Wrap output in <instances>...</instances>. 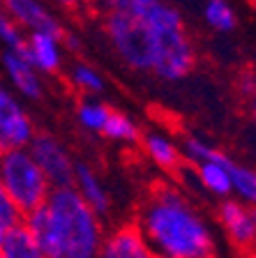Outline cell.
<instances>
[{
	"label": "cell",
	"instance_id": "cell-5",
	"mask_svg": "<svg viewBox=\"0 0 256 258\" xmlns=\"http://www.w3.org/2000/svg\"><path fill=\"white\" fill-rule=\"evenodd\" d=\"M28 150L48 177L51 187H65L74 180V166L76 161L72 159L70 150L65 148L63 141H58L54 134L46 132H35L32 141L28 143Z\"/></svg>",
	"mask_w": 256,
	"mask_h": 258
},
{
	"label": "cell",
	"instance_id": "cell-9",
	"mask_svg": "<svg viewBox=\"0 0 256 258\" xmlns=\"http://www.w3.org/2000/svg\"><path fill=\"white\" fill-rule=\"evenodd\" d=\"M97 258H160L150 247L143 231L136 221L116 226L111 233H104Z\"/></svg>",
	"mask_w": 256,
	"mask_h": 258
},
{
	"label": "cell",
	"instance_id": "cell-21",
	"mask_svg": "<svg viewBox=\"0 0 256 258\" xmlns=\"http://www.w3.org/2000/svg\"><path fill=\"white\" fill-rule=\"evenodd\" d=\"M19 221H23V212L14 205V201L10 199V194L5 191V187L0 182V228H10Z\"/></svg>",
	"mask_w": 256,
	"mask_h": 258
},
{
	"label": "cell",
	"instance_id": "cell-10",
	"mask_svg": "<svg viewBox=\"0 0 256 258\" xmlns=\"http://www.w3.org/2000/svg\"><path fill=\"white\" fill-rule=\"evenodd\" d=\"M23 51L30 58V62L37 67L42 74H56L63 67L65 58V46H63V35L56 32H30L23 39Z\"/></svg>",
	"mask_w": 256,
	"mask_h": 258
},
{
	"label": "cell",
	"instance_id": "cell-20",
	"mask_svg": "<svg viewBox=\"0 0 256 258\" xmlns=\"http://www.w3.org/2000/svg\"><path fill=\"white\" fill-rule=\"evenodd\" d=\"M23 32L16 26V21L10 16V12L5 10V5H0V44L5 48H16L23 44Z\"/></svg>",
	"mask_w": 256,
	"mask_h": 258
},
{
	"label": "cell",
	"instance_id": "cell-24",
	"mask_svg": "<svg viewBox=\"0 0 256 258\" xmlns=\"http://www.w3.org/2000/svg\"><path fill=\"white\" fill-rule=\"evenodd\" d=\"M247 108H249V120H251V124H254V129H256V90L247 97Z\"/></svg>",
	"mask_w": 256,
	"mask_h": 258
},
{
	"label": "cell",
	"instance_id": "cell-11",
	"mask_svg": "<svg viewBox=\"0 0 256 258\" xmlns=\"http://www.w3.org/2000/svg\"><path fill=\"white\" fill-rule=\"evenodd\" d=\"M5 10L16 21V26L28 32H56L63 35V26L54 16V12L42 0H3Z\"/></svg>",
	"mask_w": 256,
	"mask_h": 258
},
{
	"label": "cell",
	"instance_id": "cell-8",
	"mask_svg": "<svg viewBox=\"0 0 256 258\" xmlns=\"http://www.w3.org/2000/svg\"><path fill=\"white\" fill-rule=\"evenodd\" d=\"M219 226L226 237L240 249L256 247V205H249L240 199H222L217 210Z\"/></svg>",
	"mask_w": 256,
	"mask_h": 258
},
{
	"label": "cell",
	"instance_id": "cell-16",
	"mask_svg": "<svg viewBox=\"0 0 256 258\" xmlns=\"http://www.w3.org/2000/svg\"><path fill=\"white\" fill-rule=\"evenodd\" d=\"M229 173H231V196L245 201L249 205H256V168L229 159Z\"/></svg>",
	"mask_w": 256,
	"mask_h": 258
},
{
	"label": "cell",
	"instance_id": "cell-17",
	"mask_svg": "<svg viewBox=\"0 0 256 258\" xmlns=\"http://www.w3.org/2000/svg\"><path fill=\"white\" fill-rule=\"evenodd\" d=\"M203 21L217 32H231L238 23V16H235V10L229 0H206Z\"/></svg>",
	"mask_w": 256,
	"mask_h": 258
},
{
	"label": "cell",
	"instance_id": "cell-13",
	"mask_svg": "<svg viewBox=\"0 0 256 258\" xmlns=\"http://www.w3.org/2000/svg\"><path fill=\"white\" fill-rule=\"evenodd\" d=\"M72 187L79 191V196L90 205L99 217H104L111 208V199H109V191L101 182V177L95 173V168L88 166V164H76L74 166V180H72Z\"/></svg>",
	"mask_w": 256,
	"mask_h": 258
},
{
	"label": "cell",
	"instance_id": "cell-14",
	"mask_svg": "<svg viewBox=\"0 0 256 258\" xmlns=\"http://www.w3.org/2000/svg\"><path fill=\"white\" fill-rule=\"evenodd\" d=\"M0 256L3 258H48L23 221H19L16 226H10L5 231L3 242H0Z\"/></svg>",
	"mask_w": 256,
	"mask_h": 258
},
{
	"label": "cell",
	"instance_id": "cell-3",
	"mask_svg": "<svg viewBox=\"0 0 256 258\" xmlns=\"http://www.w3.org/2000/svg\"><path fill=\"white\" fill-rule=\"evenodd\" d=\"M48 258H97L104 240L101 217L72 184L54 187L39 208L23 215Z\"/></svg>",
	"mask_w": 256,
	"mask_h": 258
},
{
	"label": "cell",
	"instance_id": "cell-1",
	"mask_svg": "<svg viewBox=\"0 0 256 258\" xmlns=\"http://www.w3.org/2000/svg\"><path fill=\"white\" fill-rule=\"evenodd\" d=\"M104 30L116 55L136 72H152L162 81H182L196 64L185 19L164 0L141 14L107 10Z\"/></svg>",
	"mask_w": 256,
	"mask_h": 258
},
{
	"label": "cell",
	"instance_id": "cell-19",
	"mask_svg": "<svg viewBox=\"0 0 256 258\" xmlns=\"http://www.w3.org/2000/svg\"><path fill=\"white\" fill-rule=\"evenodd\" d=\"M70 83L74 90L83 92V95H99L104 90V76L85 62L72 64L70 70Z\"/></svg>",
	"mask_w": 256,
	"mask_h": 258
},
{
	"label": "cell",
	"instance_id": "cell-15",
	"mask_svg": "<svg viewBox=\"0 0 256 258\" xmlns=\"http://www.w3.org/2000/svg\"><path fill=\"white\" fill-rule=\"evenodd\" d=\"M141 132L139 124L134 122L129 115H125V113L120 111H113L109 113L107 122H104V129H101V136L109 141H113V143H123V145H134L141 141Z\"/></svg>",
	"mask_w": 256,
	"mask_h": 258
},
{
	"label": "cell",
	"instance_id": "cell-18",
	"mask_svg": "<svg viewBox=\"0 0 256 258\" xmlns=\"http://www.w3.org/2000/svg\"><path fill=\"white\" fill-rule=\"evenodd\" d=\"M109 113H111V106H107V104L97 102V99H83L79 104V108H76V120H79V124L85 132L101 134Z\"/></svg>",
	"mask_w": 256,
	"mask_h": 258
},
{
	"label": "cell",
	"instance_id": "cell-26",
	"mask_svg": "<svg viewBox=\"0 0 256 258\" xmlns=\"http://www.w3.org/2000/svg\"><path fill=\"white\" fill-rule=\"evenodd\" d=\"M97 3H104V0H97Z\"/></svg>",
	"mask_w": 256,
	"mask_h": 258
},
{
	"label": "cell",
	"instance_id": "cell-12",
	"mask_svg": "<svg viewBox=\"0 0 256 258\" xmlns=\"http://www.w3.org/2000/svg\"><path fill=\"white\" fill-rule=\"evenodd\" d=\"M139 143L143 148V155L155 166H160L162 171L178 173L182 168V164H185L182 148L164 132H145V134H141Z\"/></svg>",
	"mask_w": 256,
	"mask_h": 258
},
{
	"label": "cell",
	"instance_id": "cell-6",
	"mask_svg": "<svg viewBox=\"0 0 256 258\" xmlns=\"http://www.w3.org/2000/svg\"><path fill=\"white\" fill-rule=\"evenodd\" d=\"M35 122L12 88L0 83V152L10 148H28L35 136Z\"/></svg>",
	"mask_w": 256,
	"mask_h": 258
},
{
	"label": "cell",
	"instance_id": "cell-2",
	"mask_svg": "<svg viewBox=\"0 0 256 258\" xmlns=\"http://www.w3.org/2000/svg\"><path fill=\"white\" fill-rule=\"evenodd\" d=\"M139 228L160 258H215L213 226L180 187L155 184L141 203Z\"/></svg>",
	"mask_w": 256,
	"mask_h": 258
},
{
	"label": "cell",
	"instance_id": "cell-25",
	"mask_svg": "<svg viewBox=\"0 0 256 258\" xmlns=\"http://www.w3.org/2000/svg\"><path fill=\"white\" fill-rule=\"evenodd\" d=\"M5 231H7V228H0V242H3V235H5Z\"/></svg>",
	"mask_w": 256,
	"mask_h": 258
},
{
	"label": "cell",
	"instance_id": "cell-4",
	"mask_svg": "<svg viewBox=\"0 0 256 258\" xmlns=\"http://www.w3.org/2000/svg\"><path fill=\"white\" fill-rule=\"evenodd\" d=\"M0 182L23 215L39 208L54 189L28 148L0 152Z\"/></svg>",
	"mask_w": 256,
	"mask_h": 258
},
{
	"label": "cell",
	"instance_id": "cell-23",
	"mask_svg": "<svg viewBox=\"0 0 256 258\" xmlns=\"http://www.w3.org/2000/svg\"><path fill=\"white\" fill-rule=\"evenodd\" d=\"M48 3H54L60 10H79L83 0H48Z\"/></svg>",
	"mask_w": 256,
	"mask_h": 258
},
{
	"label": "cell",
	"instance_id": "cell-27",
	"mask_svg": "<svg viewBox=\"0 0 256 258\" xmlns=\"http://www.w3.org/2000/svg\"><path fill=\"white\" fill-rule=\"evenodd\" d=\"M0 258H3V256H0Z\"/></svg>",
	"mask_w": 256,
	"mask_h": 258
},
{
	"label": "cell",
	"instance_id": "cell-22",
	"mask_svg": "<svg viewBox=\"0 0 256 258\" xmlns=\"http://www.w3.org/2000/svg\"><path fill=\"white\" fill-rule=\"evenodd\" d=\"M160 0H104L101 5L104 10L113 12H129V14H141V12L150 10L152 5H157Z\"/></svg>",
	"mask_w": 256,
	"mask_h": 258
},
{
	"label": "cell",
	"instance_id": "cell-7",
	"mask_svg": "<svg viewBox=\"0 0 256 258\" xmlns=\"http://www.w3.org/2000/svg\"><path fill=\"white\" fill-rule=\"evenodd\" d=\"M3 70L14 95L23 97L28 102H37L44 97V81L39 76L42 72L30 62V58L23 51V44L3 51Z\"/></svg>",
	"mask_w": 256,
	"mask_h": 258
}]
</instances>
